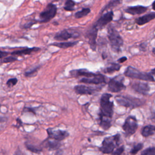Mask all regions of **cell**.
<instances>
[{"label":"cell","mask_w":155,"mask_h":155,"mask_svg":"<svg viewBox=\"0 0 155 155\" xmlns=\"http://www.w3.org/2000/svg\"><path fill=\"white\" fill-rule=\"evenodd\" d=\"M111 94L108 93H104L102 95L100 99L101 112L100 114L111 118L113 114V102L110 101Z\"/></svg>","instance_id":"6da1fadb"},{"label":"cell","mask_w":155,"mask_h":155,"mask_svg":"<svg viewBox=\"0 0 155 155\" xmlns=\"http://www.w3.org/2000/svg\"><path fill=\"white\" fill-rule=\"evenodd\" d=\"M115 99L120 105L128 108L139 107L145 103V101L140 99L125 96H117Z\"/></svg>","instance_id":"7a4b0ae2"},{"label":"cell","mask_w":155,"mask_h":155,"mask_svg":"<svg viewBox=\"0 0 155 155\" xmlns=\"http://www.w3.org/2000/svg\"><path fill=\"white\" fill-rule=\"evenodd\" d=\"M124 74L126 76L133 79H137L147 81H154V79L151 74L145 72H140L137 69L131 66H129L127 68Z\"/></svg>","instance_id":"3957f363"},{"label":"cell","mask_w":155,"mask_h":155,"mask_svg":"<svg viewBox=\"0 0 155 155\" xmlns=\"http://www.w3.org/2000/svg\"><path fill=\"white\" fill-rule=\"evenodd\" d=\"M108 38L113 48L119 50L123 45V39L118 31L111 25L108 28Z\"/></svg>","instance_id":"277c9868"},{"label":"cell","mask_w":155,"mask_h":155,"mask_svg":"<svg viewBox=\"0 0 155 155\" xmlns=\"http://www.w3.org/2000/svg\"><path fill=\"white\" fill-rule=\"evenodd\" d=\"M57 12V7L53 4H49L47 5L44 11L39 14V19L38 22L39 23H45L52 19Z\"/></svg>","instance_id":"5b68a950"},{"label":"cell","mask_w":155,"mask_h":155,"mask_svg":"<svg viewBox=\"0 0 155 155\" xmlns=\"http://www.w3.org/2000/svg\"><path fill=\"white\" fill-rule=\"evenodd\" d=\"M137 127L138 125L136 117L134 116H130L126 119L124 124H123L122 128L125 134L130 136L136 132Z\"/></svg>","instance_id":"8992f818"},{"label":"cell","mask_w":155,"mask_h":155,"mask_svg":"<svg viewBox=\"0 0 155 155\" xmlns=\"http://www.w3.org/2000/svg\"><path fill=\"white\" fill-rule=\"evenodd\" d=\"M108 90L114 93H117L125 88V86L123 84V78L122 77H116L111 79L108 85Z\"/></svg>","instance_id":"52a82bcc"},{"label":"cell","mask_w":155,"mask_h":155,"mask_svg":"<svg viewBox=\"0 0 155 155\" xmlns=\"http://www.w3.org/2000/svg\"><path fill=\"white\" fill-rule=\"evenodd\" d=\"M48 137L58 141H61L67 137L69 135L67 131L61 130H54L53 128H48L47 130Z\"/></svg>","instance_id":"ba28073f"},{"label":"cell","mask_w":155,"mask_h":155,"mask_svg":"<svg viewBox=\"0 0 155 155\" xmlns=\"http://www.w3.org/2000/svg\"><path fill=\"white\" fill-rule=\"evenodd\" d=\"M114 142H116L114 137H113V139H111L110 137L105 138L102 143V146L99 148V150L104 154L111 153V152H113L115 147V144ZM117 145L118 144L117 143Z\"/></svg>","instance_id":"9c48e42d"},{"label":"cell","mask_w":155,"mask_h":155,"mask_svg":"<svg viewBox=\"0 0 155 155\" xmlns=\"http://www.w3.org/2000/svg\"><path fill=\"white\" fill-rule=\"evenodd\" d=\"M113 12H108L105 14H104L96 22L94 27L96 28L97 30L99 28H101L108 24L110 22L113 20Z\"/></svg>","instance_id":"30bf717a"},{"label":"cell","mask_w":155,"mask_h":155,"mask_svg":"<svg viewBox=\"0 0 155 155\" xmlns=\"http://www.w3.org/2000/svg\"><path fill=\"white\" fill-rule=\"evenodd\" d=\"M80 82L84 84H100L105 82V77L101 74H95L94 76L91 78H84L80 80Z\"/></svg>","instance_id":"8fae6325"},{"label":"cell","mask_w":155,"mask_h":155,"mask_svg":"<svg viewBox=\"0 0 155 155\" xmlns=\"http://www.w3.org/2000/svg\"><path fill=\"white\" fill-rule=\"evenodd\" d=\"M97 29L93 27L87 33V38L88 39V43L90 45V48L95 50L96 47V38L97 34Z\"/></svg>","instance_id":"7c38bea8"},{"label":"cell","mask_w":155,"mask_h":155,"mask_svg":"<svg viewBox=\"0 0 155 155\" xmlns=\"http://www.w3.org/2000/svg\"><path fill=\"white\" fill-rule=\"evenodd\" d=\"M131 87L134 91L142 94H147L150 90V87L148 84L140 82L133 83Z\"/></svg>","instance_id":"4fadbf2b"},{"label":"cell","mask_w":155,"mask_h":155,"mask_svg":"<svg viewBox=\"0 0 155 155\" xmlns=\"http://www.w3.org/2000/svg\"><path fill=\"white\" fill-rule=\"evenodd\" d=\"M74 90L76 93L79 94H92L95 91L93 88L82 85L75 86Z\"/></svg>","instance_id":"5bb4252c"},{"label":"cell","mask_w":155,"mask_h":155,"mask_svg":"<svg viewBox=\"0 0 155 155\" xmlns=\"http://www.w3.org/2000/svg\"><path fill=\"white\" fill-rule=\"evenodd\" d=\"M147 10V7L142 6V5H137L133 7H129L127 9L125 10V12L133 15H140L144 12H145Z\"/></svg>","instance_id":"9a60e30c"},{"label":"cell","mask_w":155,"mask_h":155,"mask_svg":"<svg viewBox=\"0 0 155 155\" xmlns=\"http://www.w3.org/2000/svg\"><path fill=\"white\" fill-rule=\"evenodd\" d=\"M74 35L71 33H70L67 30H63L58 32L54 37V39L56 41H67L68 39L73 37Z\"/></svg>","instance_id":"2e32d148"},{"label":"cell","mask_w":155,"mask_h":155,"mask_svg":"<svg viewBox=\"0 0 155 155\" xmlns=\"http://www.w3.org/2000/svg\"><path fill=\"white\" fill-rule=\"evenodd\" d=\"M70 74L73 76H84L85 78H91L94 76L96 74L88 71L86 69L73 70L70 71Z\"/></svg>","instance_id":"e0dca14e"},{"label":"cell","mask_w":155,"mask_h":155,"mask_svg":"<svg viewBox=\"0 0 155 155\" xmlns=\"http://www.w3.org/2000/svg\"><path fill=\"white\" fill-rule=\"evenodd\" d=\"M155 19V12L150 13L143 15V16L139 17L136 19V22L137 24L139 25H142L145 24L146 23L149 22L151 20Z\"/></svg>","instance_id":"ac0fdd59"},{"label":"cell","mask_w":155,"mask_h":155,"mask_svg":"<svg viewBox=\"0 0 155 155\" xmlns=\"http://www.w3.org/2000/svg\"><path fill=\"white\" fill-rule=\"evenodd\" d=\"M41 48L39 47H31V48H25L22 50H19L13 51L11 53L12 55H17V56H23V55H27L30 54L32 52L38 51L40 50Z\"/></svg>","instance_id":"d6986e66"},{"label":"cell","mask_w":155,"mask_h":155,"mask_svg":"<svg viewBox=\"0 0 155 155\" xmlns=\"http://www.w3.org/2000/svg\"><path fill=\"white\" fill-rule=\"evenodd\" d=\"M155 133V127L153 125H148L145 126L142 130V135L143 137H148L154 134Z\"/></svg>","instance_id":"ffe728a7"},{"label":"cell","mask_w":155,"mask_h":155,"mask_svg":"<svg viewBox=\"0 0 155 155\" xmlns=\"http://www.w3.org/2000/svg\"><path fill=\"white\" fill-rule=\"evenodd\" d=\"M78 43V41L76 42H54L51 45L61 48H67L68 47H73Z\"/></svg>","instance_id":"44dd1931"},{"label":"cell","mask_w":155,"mask_h":155,"mask_svg":"<svg viewBox=\"0 0 155 155\" xmlns=\"http://www.w3.org/2000/svg\"><path fill=\"white\" fill-rule=\"evenodd\" d=\"M106 117L99 114V125L104 130H108L111 127L110 120L105 118Z\"/></svg>","instance_id":"7402d4cb"},{"label":"cell","mask_w":155,"mask_h":155,"mask_svg":"<svg viewBox=\"0 0 155 155\" xmlns=\"http://www.w3.org/2000/svg\"><path fill=\"white\" fill-rule=\"evenodd\" d=\"M40 67H41V66L38 65V66H36V67H34L29 69L28 71H27L24 73V76L25 77H29V78L35 76L38 73V70L40 68Z\"/></svg>","instance_id":"603a6c76"},{"label":"cell","mask_w":155,"mask_h":155,"mask_svg":"<svg viewBox=\"0 0 155 155\" xmlns=\"http://www.w3.org/2000/svg\"><path fill=\"white\" fill-rule=\"evenodd\" d=\"M90 12V9L89 8H82L81 11L77 12L74 14V16L76 18H81L87 16Z\"/></svg>","instance_id":"cb8c5ba5"},{"label":"cell","mask_w":155,"mask_h":155,"mask_svg":"<svg viewBox=\"0 0 155 155\" xmlns=\"http://www.w3.org/2000/svg\"><path fill=\"white\" fill-rule=\"evenodd\" d=\"M59 142V141H58L54 139L53 140H48L47 143V145L50 150L57 149L60 146V143Z\"/></svg>","instance_id":"d4e9b609"},{"label":"cell","mask_w":155,"mask_h":155,"mask_svg":"<svg viewBox=\"0 0 155 155\" xmlns=\"http://www.w3.org/2000/svg\"><path fill=\"white\" fill-rule=\"evenodd\" d=\"M120 68V65L119 64H111L110 65V66L108 67L105 69V71L106 73H113L114 71H119Z\"/></svg>","instance_id":"484cf974"},{"label":"cell","mask_w":155,"mask_h":155,"mask_svg":"<svg viewBox=\"0 0 155 155\" xmlns=\"http://www.w3.org/2000/svg\"><path fill=\"white\" fill-rule=\"evenodd\" d=\"M74 5L75 2L73 0H67L64 8L66 11H73L74 10Z\"/></svg>","instance_id":"4316f807"},{"label":"cell","mask_w":155,"mask_h":155,"mask_svg":"<svg viewBox=\"0 0 155 155\" xmlns=\"http://www.w3.org/2000/svg\"><path fill=\"white\" fill-rule=\"evenodd\" d=\"M25 147L28 150H29L33 153H39L42 151L41 149H40L34 145H30V144L25 143Z\"/></svg>","instance_id":"83f0119b"},{"label":"cell","mask_w":155,"mask_h":155,"mask_svg":"<svg viewBox=\"0 0 155 155\" xmlns=\"http://www.w3.org/2000/svg\"><path fill=\"white\" fill-rule=\"evenodd\" d=\"M141 155H155V147H150L144 150Z\"/></svg>","instance_id":"f1b7e54d"},{"label":"cell","mask_w":155,"mask_h":155,"mask_svg":"<svg viewBox=\"0 0 155 155\" xmlns=\"http://www.w3.org/2000/svg\"><path fill=\"white\" fill-rule=\"evenodd\" d=\"M142 147H143L142 143H138L133 147V148L131 150L130 153L132 155H135L137 153L138 151H139L142 148Z\"/></svg>","instance_id":"f546056e"},{"label":"cell","mask_w":155,"mask_h":155,"mask_svg":"<svg viewBox=\"0 0 155 155\" xmlns=\"http://www.w3.org/2000/svg\"><path fill=\"white\" fill-rule=\"evenodd\" d=\"M18 82V79L16 78H10L9 79L7 82L6 84L8 87H12L13 86H15Z\"/></svg>","instance_id":"4dcf8cb0"},{"label":"cell","mask_w":155,"mask_h":155,"mask_svg":"<svg viewBox=\"0 0 155 155\" xmlns=\"http://www.w3.org/2000/svg\"><path fill=\"white\" fill-rule=\"evenodd\" d=\"M38 20L36 19H33V20H30L28 22H27V23H25V24H24L22 25V28H30L33 25H34L35 24L38 23Z\"/></svg>","instance_id":"1f68e13d"},{"label":"cell","mask_w":155,"mask_h":155,"mask_svg":"<svg viewBox=\"0 0 155 155\" xmlns=\"http://www.w3.org/2000/svg\"><path fill=\"white\" fill-rule=\"evenodd\" d=\"M17 60H18L17 58L10 56H8V57H6L4 59H3L2 61V63H8V62H14V61H17Z\"/></svg>","instance_id":"d6a6232c"},{"label":"cell","mask_w":155,"mask_h":155,"mask_svg":"<svg viewBox=\"0 0 155 155\" xmlns=\"http://www.w3.org/2000/svg\"><path fill=\"white\" fill-rule=\"evenodd\" d=\"M124 151V146H121V147H119L118 148H117L114 151V153H113L112 155H120Z\"/></svg>","instance_id":"836d02e7"},{"label":"cell","mask_w":155,"mask_h":155,"mask_svg":"<svg viewBox=\"0 0 155 155\" xmlns=\"http://www.w3.org/2000/svg\"><path fill=\"white\" fill-rule=\"evenodd\" d=\"M8 52L0 50V59H2L3 58L5 57L6 56L8 55Z\"/></svg>","instance_id":"e575fe53"},{"label":"cell","mask_w":155,"mask_h":155,"mask_svg":"<svg viewBox=\"0 0 155 155\" xmlns=\"http://www.w3.org/2000/svg\"><path fill=\"white\" fill-rule=\"evenodd\" d=\"M24 110L25 111H28V112H31V113H33V114H36L35 113V110L33 109V108H25V109H24Z\"/></svg>","instance_id":"d590c367"},{"label":"cell","mask_w":155,"mask_h":155,"mask_svg":"<svg viewBox=\"0 0 155 155\" xmlns=\"http://www.w3.org/2000/svg\"><path fill=\"white\" fill-rule=\"evenodd\" d=\"M125 61H127V58L125 57V56H123V57H122V58H120L118 59V62H120V63H122V62H125Z\"/></svg>","instance_id":"8d00e7d4"},{"label":"cell","mask_w":155,"mask_h":155,"mask_svg":"<svg viewBox=\"0 0 155 155\" xmlns=\"http://www.w3.org/2000/svg\"><path fill=\"white\" fill-rule=\"evenodd\" d=\"M151 119L152 120H153L154 122H155V111H153L151 112Z\"/></svg>","instance_id":"74e56055"},{"label":"cell","mask_w":155,"mask_h":155,"mask_svg":"<svg viewBox=\"0 0 155 155\" xmlns=\"http://www.w3.org/2000/svg\"><path fill=\"white\" fill-rule=\"evenodd\" d=\"M150 74H152V75H154V76H155V68L153 69V70L151 71Z\"/></svg>","instance_id":"f35d334b"},{"label":"cell","mask_w":155,"mask_h":155,"mask_svg":"<svg viewBox=\"0 0 155 155\" xmlns=\"http://www.w3.org/2000/svg\"><path fill=\"white\" fill-rule=\"evenodd\" d=\"M14 155H20V151H19V150H18L15 152V153Z\"/></svg>","instance_id":"ab89813d"},{"label":"cell","mask_w":155,"mask_h":155,"mask_svg":"<svg viewBox=\"0 0 155 155\" xmlns=\"http://www.w3.org/2000/svg\"><path fill=\"white\" fill-rule=\"evenodd\" d=\"M152 7H153V9L154 10H155V1L153 2V4H152Z\"/></svg>","instance_id":"60d3db41"},{"label":"cell","mask_w":155,"mask_h":155,"mask_svg":"<svg viewBox=\"0 0 155 155\" xmlns=\"http://www.w3.org/2000/svg\"><path fill=\"white\" fill-rule=\"evenodd\" d=\"M152 51H153V53L155 54V48H154L153 49V50H152Z\"/></svg>","instance_id":"b9f144b4"},{"label":"cell","mask_w":155,"mask_h":155,"mask_svg":"<svg viewBox=\"0 0 155 155\" xmlns=\"http://www.w3.org/2000/svg\"><path fill=\"white\" fill-rule=\"evenodd\" d=\"M0 107H1V104H0Z\"/></svg>","instance_id":"7bdbcfd3"},{"label":"cell","mask_w":155,"mask_h":155,"mask_svg":"<svg viewBox=\"0 0 155 155\" xmlns=\"http://www.w3.org/2000/svg\"></svg>","instance_id":"ee69618b"}]
</instances>
